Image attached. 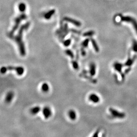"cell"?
<instances>
[{
  "mask_svg": "<svg viewBox=\"0 0 137 137\" xmlns=\"http://www.w3.org/2000/svg\"><path fill=\"white\" fill-rule=\"evenodd\" d=\"M68 115L71 120L74 121L76 119L77 115L76 112L74 110H70L68 112Z\"/></svg>",
  "mask_w": 137,
  "mask_h": 137,
  "instance_id": "obj_13",
  "label": "cell"
},
{
  "mask_svg": "<svg viewBox=\"0 0 137 137\" xmlns=\"http://www.w3.org/2000/svg\"><path fill=\"white\" fill-rule=\"evenodd\" d=\"M109 111L113 117H117L119 118H123L125 117L126 116L125 113L119 112L118 111L112 108H109Z\"/></svg>",
  "mask_w": 137,
  "mask_h": 137,
  "instance_id": "obj_5",
  "label": "cell"
},
{
  "mask_svg": "<svg viewBox=\"0 0 137 137\" xmlns=\"http://www.w3.org/2000/svg\"><path fill=\"white\" fill-rule=\"evenodd\" d=\"M7 69L8 71H15L17 75L19 76L23 75L25 72V69L22 66H9L7 67Z\"/></svg>",
  "mask_w": 137,
  "mask_h": 137,
  "instance_id": "obj_4",
  "label": "cell"
},
{
  "mask_svg": "<svg viewBox=\"0 0 137 137\" xmlns=\"http://www.w3.org/2000/svg\"><path fill=\"white\" fill-rule=\"evenodd\" d=\"M120 17L122 21L131 23L137 33V21L136 20L130 16H123L121 15Z\"/></svg>",
  "mask_w": 137,
  "mask_h": 137,
  "instance_id": "obj_3",
  "label": "cell"
},
{
  "mask_svg": "<svg viewBox=\"0 0 137 137\" xmlns=\"http://www.w3.org/2000/svg\"><path fill=\"white\" fill-rule=\"evenodd\" d=\"M65 53L68 56L70 57L71 59H73L75 58V55L74 54L73 52L71 50L69 49H66L65 51Z\"/></svg>",
  "mask_w": 137,
  "mask_h": 137,
  "instance_id": "obj_18",
  "label": "cell"
},
{
  "mask_svg": "<svg viewBox=\"0 0 137 137\" xmlns=\"http://www.w3.org/2000/svg\"><path fill=\"white\" fill-rule=\"evenodd\" d=\"M95 32L93 31H89L88 32H86L85 33H84L83 34V37H90L93 36L95 34Z\"/></svg>",
  "mask_w": 137,
  "mask_h": 137,
  "instance_id": "obj_22",
  "label": "cell"
},
{
  "mask_svg": "<svg viewBox=\"0 0 137 137\" xmlns=\"http://www.w3.org/2000/svg\"><path fill=\"white\" fill-rule=\"evenodd\" d=\"M132 50L135 52H137V41L136 40H133L132 47Z\"/></svg>",
  "mask_w": 137,
  "mask_h": 137,
  "instance_id": "obj_24",
  "label": "cell"
},
{
  "mask_svg": "<svg viewBox=\"0 0 137 137\" xmlns=\"http://www.w3.org/2000/svg\"><path fill=\"white\" fill-rule=\"evenodd\" d=\"M90 39H89L88 38H87L86 39H84L83 41L82 42V43H81V46H82V47H83V48H87L88 47V44H89V41H90Z\"/></svg>",
  "mask_w": 137,
  "mask_h": 137,
  "instance_id": "obj_19",
  "label": "cell"
},
{
  "mask_svg": "<svg viewBox=\"0 0 137 137\" xmlns=\"http://www.w3.org/2000/svg\"><path fill=\"white\" fill-rule=\"evenodd\" d=\"M19 10L20 12H24L26 10V5L23 3H21L19 5Z\"/></svg>",
  "mask_w": 137,
  "mask_h": 137,
  "instance_id": "obj_21",
  "label": "cell"
},
{
  "mask_svg": "<svg viewBox=\"0 0 137 137\" xmlns=\"http://www.w3.org/2000/svg\"><path fill=\"white\" fill-rule=\"evenodd\" d=\"M88 99L94 103H97L100 101V98L99 96L95 93H92L88 97Z\"/></svg>",
  "mask_w": 137,
  "mask_h": 137,
  "instance_id": "obj_7",
  "label": "cell"
},
{
  "mask_svg": "<svg viewBox=\"0 0 137 137\" xmlns=\"http://www.w3.org/2000/svg\"><path fill=\"white\" fill-rule=\"evenodd\" d=\"M81 55L83 56H86V51L85 50V48H83V47H81Z\"/></svg>",
  "mask_w": 137,
  "mask_h": 137,
  "instance_id": "obj_26",
  "label": "cell"
},
{
  "mask_svg": "<svg viewBox=\"0 0 137 137\" xmlns=\"http://www.w3.org/2000/svg\"><path fill=\"white\" fill-rule=\"evenodd\" d=\"M41 90L44 93H47L49 92V85L46 83H42L41 86Z\"/></svg>",
  "mask_w": 137,
  "mask_h": 137,
  "instance_id": "obj_15",
  "label": "cell"
},
{
  "mask_svg": "<svg viewBox=\"0 0 137 137\" xmlns=\"http://www.w3.org/2000/svg\"><path fill=\"white\" fill-rule=\"evenodd\" d=\"M96 64L94 62H91L89 66V73L91 76H95L96 74Z\"/></svg>",
  "mask_w": 137,
  "mask_h": 137,
  "instance_id": "obj_11",
  "label": "cell"
},
{
  "mask_svg": "<svg viewBox=\"0 0 137 137\" xmlns=\"http://www.w3.org/2000/svg\"><path fill=\"white\" fill-rule=\"evenodd\" d=\"M137 58V56H134L132 58H129L127 60V61L125 63V66H127V67H130L133 64H134V62H135V59Z\"/></svg>",
  "mask_w": 137,
  "mask_h": 137,
  "instance_id": "obj_14",
  "label": "cell"
},
{
  "mask_svg": "<svg viewBox=\"0 0 137 137\" xmlns=\"http://www.w3.org/2000/svg\"><path fill=\"white\" fill-rule=\"evenodd\" d=\"M64 21H66L67 22L72 23L73 25H75L76 26L79 27V26H80L81 25V23L79 21L76 20H75V19H73L71 18L65 17L64 18Z\"/></svg>",
  "mask_w": 137,
  "mask_h": 137,
  "instance_id": "obj_10",
  "label": "cell"
},
{
  "mask_svg": "<svg viewBox=\"0 0 137 137\" xmlns=\"http://www.w3.org/2000/svg\"><path fill=\"white\" fill-rule=\"evenodd\" d=\"M71 32H72L74 33H75V34H76L80 35V33H81V32H79V31H78L77 30L75 29H71Z\"/></svg>",
  "mask_w": 137,
  "mask_h": 137,
  "instance_id": "obj_27",
  "label": "cell"
},
{
  "mask_svg": "<svg viewBox=\"0 0 137 137\" xmlns=\"http://www.w3.org/2000/svg\"><path fill=\"white\" fill-rule=\"evenodd\" d=\"M29 25L30 23L29 22L27 23L25 25H23L22 26L20 27V29L19 30L17 35L14 37L13 38V39L17 43L18 46L20 54L23 56H25L26 55L25 44L22 39L23 33L24 30L27 29L29 28Z\"/></svg>",
  "mask_w": 137,
  "mask_h": 137,
  "instance_id": "obj_1",
  "label": "cell"
},
{
  "mask_svg": "<svg viewBox=\"0 0 137 137\" xmlns=\"http://www.w3.org/2000/svg\"><path fill=\"white\" fill-rule=\"evenodd\" d=\"M14 96V93L12 91L8 92L5 96V101L7 103H10L12 102Z\"/></svg>",
  "mask_w": 137,
  "mask_h": 137,
  "instance_id": "obj_9",
  "label": "cell"
},
{
  "mask_svg": "<svg viewBox=\"0 0 137 137\" xmlns=\"http://www.w3.org/2000/svg\"><path fill=\"white\" fill-rule=\"evenodd\" d=\"M71 62L73 68L75 69L76 70H78L79 69V65L77 60H72Z\"/></svg>",
  "mask_w": 137,
  "mask_h": 137,
  "instance_id": "obj_20",
  "label": "cell"
},
{
  "mask_svg": "<svg viewBox=\"0 0 137 137\" xmlns=\"http://www.w3.org/2000/svg\"><path fill=\"white\" fill-rule=\"evenodd\" d=\"M41 110V108L39 106H35L31 108L30 110V112L32 115H36Z\"/></svg>",
  "mask_w": 137,
  "mask_h": 137,
  "instance_id": "obj_12",
  "label": "cell"
},
{
  "mask_svg": "<svg viewBox=\"0 0 137 137\" xmlns=\"http://www.w3.org/2000/svg\"><path fill=\"white\" fill-rule=\"evenodd\" d=\"M26 19H27V16L23 13H22L21 15H20L19 17H16L15 18V20H14L15 25L12 28L11 31L9 33V36L10 38H12V37H13V33L15 32V31L18 29L21 21H22V20H25Z\"/></svg>",
  "mask_w": 137,
  "mask_h": 137,
  "instance_id": "obj_2",
  "label": "cell"
},
{
  "mask_svg": "<svg viewBox=\"0 0 137 137\" xmlns=\"http://www.w3.org/2000/svg\"><path fill=\"white\" fill-rule=\"evenodd\" d=\"M90 40H91V42L92 43L94 49L95 50V51L96 52H98V51H99V47L98 46V44L96 43V40L94 39H93V38H91V39H90Z\"/></svg>",
  "mask_w": 137,
  "mask_h": 137,
  "instance_id": "obj_16",
  "label": "cell"
},
{
  "mask_svg": "<svg viewBox=\"0 0 137 137\" xmlns=\"http://www.w3.org/2000/svg\"><path fill=\"white\" fill-rule=\"evenodd\" d=\"M100 132V130H98L97 131H96V132L94 133V134L93 135V137H97L98 136V134Z\"/></svg>",
  "mask_w": 137,
  "mask_h": 137,
  "instance_id": "obj_28",
  "label": "cell"
},
{
  "mask_svg": "<svg viewBox=\"0 0 137 137\" xmlns=\"http://www.w3.org/2000/svg\"><path fill=\"white\" fill-rule=\"evenodd\" d=\"M113 67L115 70L121 74V76L123 75L124 74H125V73H122V68L123 67V65L122 64L116 62L114 64Z\"/></svg>",
  "mask_w": 137,
  "mask_h": 137,
  "instance_id": "obj_8",
  "label": "cell"
},
{
  "mask_svg": "<svg viewBox=\"0 0 137 137\" xmlns=\"http://www.w3.org/2000/svg\"><path fill=\"white\" fill-rule=\"evenodd\" d=\"M55 13V10H52L47 12L44 15V17L47 20H49L51 18V16L54 14Z\"/></svg>",
  "mask_w": 137,
  "mask_h": 137,
  "instance_id": "obj_17",
  "label": "cell"
},
{
  "mask_svg": "<svg viewBox=\"0 0 137 137\" xmlns=\"http://www.w3.org/2000/svg\"><path fill=\"white\" fill-rule=\"evenodd\" d=\"M130 70H131V68L129 67V68H128L126 69L125 70L124 73H125V74H127L128 73L130 72Z\"/></svg>",
  "mask_w": 137,
  "mask_h": 137,
  "instance_id": "obj_29",
  "label": "cell"
},
{
  "mask_svg": "<svg viewBox=\"0 0 137 137\" xmlns=\"http://www.w3.org/2000/svg\"><path fill=\"white\" fill-rule=\"evenodd\" d=\"M42 114L45 119H48L52 115V110L51 108L48 106L44 107L42 110Z\"/></svg>",
  "mask_w": 137,
  "mask_h": 137,
  "instance_id": "obj_6",
  "label": "cell"
},
{
  "mask_svg": "<svg viewBox=\"0 0 137 137\" xmlns=\"http://www.w3.org/2000/svg\"><path fill=\"white\" fill-rule=\"evenodd\" d=\"M71 40L70 39H66L64 40V41H63V43L64 44V46L65 47H68L70 46V45L71 44Z\"/></svg>",
  "mask_w": 137,
  "mask_h": 137,
  "instance_id": "obj_23",
  "label": "cell"
},
{
  "mask_svg": "<svg viewBox=\"0 0 137 137\" xmlns=\"http://www.w3.org/2000/svg\"><path fill=\"white\" fill-rule=\"evenodd\" d=\"M8 71L7 67H2L0 69L1 73L5 74Z\"/></svg>",
  "mask_w": 137,
  "mask_h": 137,
  "instance_id": "obj_25",
  "label": "cell"
}]
</instances>
